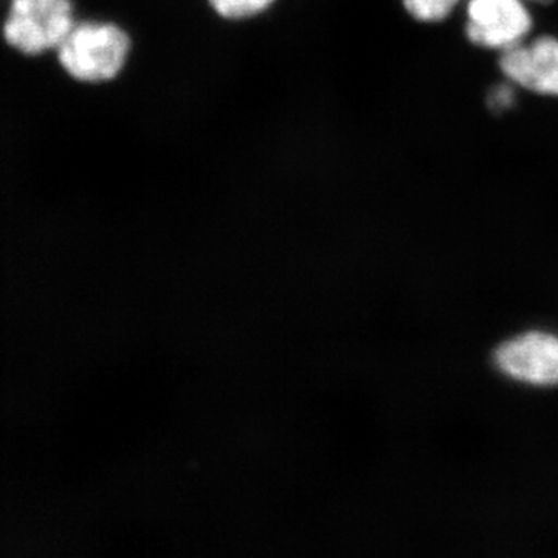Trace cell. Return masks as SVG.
Masks as SVG:
<instances>
[{"label": "cell", "instance_id": "obj_9", "mask_svg": "<svg viewBox=\"0 0 558 558\" xmlns=\"http://www.w3.org/2000/svg\"><path fill=\"white\" fill-rule=\"evenodd\" d=\"M527 2L534 7H545V5H549V3H553L554 0H527Z\"/></svg>", "mask_w": 558, "mask_h": 558}, {"label": "cell", "instance_id": "obj_6", "mask_svg": "<svg viewBox=\"0 0 558 558\" xmlns=\"http://www.w3.org/2000/svg\"><path fill=\"white\" fill-rule=\"evenodd\" d=\"M403 10L418 24H442L464 5V0H400Z\"/></svg>", "mask_w": 558, "mask_h": 558}, {"label": "cell", "instance_id": "obj_3", "mask_svg": "<svg viewBox=\"0 0 558 558\" xmlns=\"http://www.w3.org/2000/svg\"><path fill=\"white\" fill-rule=\"evenodd\" d=\"M527 0H464V33L478 49L501 54L534 35Z\"/></svg>", "mask_w": 558, "mask_h": 558}, {"label": "cell", "instance_id": "obj_2", "mask_svg": "<svg viewBox=\"0 0 558 558\" xmlns=\"http://www.w3.org/2000/svg\"><path fill=\"white\" fill-rule=\"evenodd\" d=\"M76 21L73 0H7L0 38L22 58H43L54 54Z\"/></svg>", "mask_w": 558, "mask_h": 558}, {"label": "cell", "instance_id": "obj_5", "mask_svg": "<svg viewBox=\"0 0 558 558\" xmlns=\"http://www.w3.org/2000/svg\"><path fill=\"white\" fill-rule=\"evenodd\" d=\"M499 368L529 384H558V339L532 332L502 344L497 352Z\"/></svg>", "mask_w": 558, "mask_h": 558}, {"label": "cell", "instance_id": "obj_8", "mask_svg": "<svg viewBox=\"0 0 558 558\" xmlns=\"http://www.w3.org/2000/svg\"><path fill=\"white\" fill-rule=\"evenodd\" d=\"M520 92L515 84L502 78L487 90V108L495 113L510 112V110L515 108L517 102H519Z\"/></svg>", "mask_w": 558, "mask_h": 558}, {"label": "cell", "instance_id": "obj_1", "mask_svg": "<svg viewBox=\"0 0 558 558\" xmlns=\"http://www.w3.org/2000/svg\"><path fill=\"white\" fill-rule=\"evenodd\" d=\"M131 36L109 21H76L54 51L58 65L75 83L98 86L119 78L130 60Z\"/></svg>", "mask_w": 558, "mask_h": 558}, {"label": "cell", "instance_id": "obj_7", "mask_svg": "<svg viewBox=\"0 0 558 558\" xmlns=\"http://www.w3.org/2000/svg\"><path fill=\"white\" fill-rule=\"evenodd\" d=\"M213 11L227 21H244L258 16L274 5L275 0H208Z\"/></svg>", "mask_w": 558, "mask_h": 558}, {"label": "cell", "instance_id": "obj_4", "mask_svg": "<svg viewBox=\"0 0 558 558\" xmlns=\"http://www.w3.org/2000/svg\"><path fill=\"white\" fill-rule=\"evenodd\" d=\"M502 78L520 90L558 100V36L543 33L499 54Z\"/></svg>", "mask_w": 558, "mask_h": 558}]
</instances>
